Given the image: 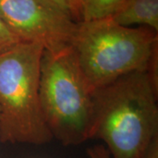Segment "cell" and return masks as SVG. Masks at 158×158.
<instances>
[{
    "mask_svg": "<svg viewBox=\"0 0 158 158\" xmlns=\"http://www.w3.org/2000/svg\"><path fill=\"white\" fill-rule=\"evenodd\" d=\"M82 21L111 18L127 0H80Z\"/></svg>",
    "mask_w": 158,
    "mask_h": 158,
    "instance_id": "52a82bcc",
    "label": "cell"
},
{
    "mask_svg": "<svg viewBox=\"0 0 158 158\" xmlns=\"http://www.w3.org/2000/svg\"><path fill=\"white\" fill-rule=\"evenodd\" d=\"M19 43H20L19 40L11 32L0 15V55L11 50Z\"/></svg>",
    "mask_w": 158,
    "mask_h": 158,
    "instance_id": "ba28073f",
    "label": "cell"
},
{
    "mask_svg": "<svg viewBox=\"0 0 158 158\" xmlns=\"http://www.w3.org/2000/svg\"><path fill=\"white\" fill-rule=\"evenodd\" d=\"M142 158H158V135L155 136L149 143Z\"/></svg>",
    "mask_w": 158,
    "mask_h": 158,
    "instance_id": "8fae6325",
    "label": "cell"
},
{
    "mask_svg": "<svg viewBox=\"0 0 158 158\" xmlns=\"http://www.w3.org/2000/svg\"><path fill=\"white\" fill-rule=\"evenodd\" d=\"M68 12L77 22L82 21L80 0H52Z\"/></svg>",
    "mask_w": 158,
    "mask_h": 158,
    "instance_id": "9c48e42d",
    "label": "cell"
},
{
    "mask_svg": "<svg viewBox=\"0 0 158 158\" xmlns=\"http://www.w3.org/2000/svg\"><path fill=\"white\" fill-rule=\"evenodd\" d=\"M87 153L90 158H111L106 148L101 144L89 148Z\"/></svg>",
    "mask_w": 158,
    "mask_h": 158,
    "instance_id": "30bf717a",
    "label": "cell"
},
{
    "mask_svg": "<svg viewBox=\"0 0 158 158\" xmlns=\"http://www.w3.org/2000/svg\"><path fill=\"white\" fill-rule=\"evenodd\" d=\"M112 19L123 27L139 25L158 32V0H127Z\"/></svg>",
    "mask_w": 158,
    "mask_h": 158,
    "instance_id": "8992f818",
    "label": "cell"
},
{
    "mask_svg": "<svg viewBox=\"0 0 158 158\" xmlns=\"http://www.w3.org/2000/svg\"><path fill=\"white\" fill-rule=\"evenodd\" d=\"M158 80L135 71L93 91L90 139L106 145L111 158H142L158 135Z\"/></svg>",
    "mask_w": 158,
    "mask_h": 158,
    "instance_id": "6da1fadb",
    "label": "cell"
},
{
    "mask_svg": "<svg viewBox=\"0 0 158 158\" xmlns=\"http://www.w3.org/2000/svg\"><path fill=\"white\" fill-rule=\"evenodd\" d=\"M0 15L20 42L51 54L71 49L78 29L79 22L52 0H0Z\"/></svg>",
    "mask_w": 158,
    "mask_h": 158,
    "instance_id": "5b68a950",
    "label": "cell"
},
{
    "mask_svg": "<svg viewBox=\"0 0 158 158\" xmlns=\"http://www.w3.org/2000/svg\"><path fill=\"white\" fill-rule=\"evenodd\" d=\"M44 48L20 42L0 55V142L42 145L53 139L40 103Z\"/></svg>",
    "mask_w": 158,
    "mask_h": 158,
    "instance_id": "3957f363",
    "label": "cell"
},
{
    "mask_svg": "<svg viewBox=\"0 0 158 158\" xmlns=\"http://www.w3.org/2000/svg\"><path fill=\"white\" fill-rule=\"evenodd\" d=\"M93 91L71 49L58 54L44 51L40 103L51 135L62 145H78L90 139Z\"/></svg>",
    "mask_w": 158,
    "mask_h": 158,
    "instance_id": "277c9868",
    "label": "cell"
},
{
    "mask_svg": "<svg viewBox=\"0 0 158 158\" xmlns=\"http://www.w3.org/2000/svg\"><path fill=\"white\" fill-rule=\"evenodd\" d=\"M93 90L130 73L149 69L158 59L157 33L123 27L112 19L81 21L71 48Z\"/></svg>",
    "mask_w": 158,
    "mask_h": 158,
    "instance_id": "7a4b0ae2",
    "label": "cell"
}]
</instances>
